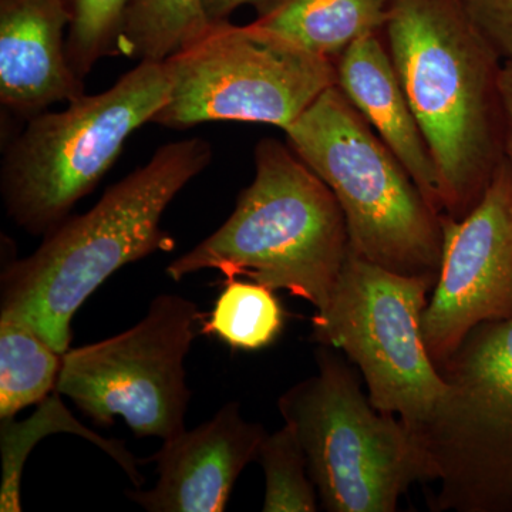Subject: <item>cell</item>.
I'll return each instance as SVG.
<instances>
[{"label":"cell","instance_id":"cell-8","mask_svg":"<svg viewBox=\"0 0 512 512\" xmlns=\"http://www.w3.org/2000/svg\"><path fill=\"white\" fill-rule=\"evenodd\" d=\"M170 97L151 123L185 130L208 121L291 126L338 84L335 62L249 23H212L164 60Z\"/></svg>","mask_w":512,"mask_h":512},{"label":"cell","instance_id":"cell-19","mask_svg":"<svg viewBox=\"0 0 512 512\" xmlns=\"http://www.w3.org/2000/svg\"><path fill=\"white\" fill-rule=\"evenodd\" d=\"M256 461L265 474V512L318 511V491L308 460L291 424L264 437Z\"/></svg>","mask_w":512,"mask_h":512},{"label":"cell","instance_id":"cell-15","mask_svg":"<svg viewBox=\"0 0 512 512\" xmlns=\"http://www.w3.org/2000/svg\"><path fill=\"white\" fill-rule=\"evenodd\" d=\"M392 0H269L258 8L259 28L313 55L336 59L357 39L386 28ZM335 62V60H333Z\"/></svg>","mask_w":512,"mask_h":512},{"label":"cell","instance_id":"cell-2","mask_svg":"<svg viewBox=\"0 0 512 512\" xmlns=\"http://www.w3.org/2000/svg\"><path fill=\"white\" fill-rule=\"evenodd\" d=\"M212 156L211 144L200 137L158 148L144 167L104 192L92 210L67 218L32 255L3 268L2 313L25 322L64 355L74 315L106 279L124 265L174 249L161 218Z\"/></svg>","mask_w":512,"mask_h":512},{"label":"cell","instance_id":"cell-4","mask_svg":"<svg viewBox=\"0 0 512 512\" xmlns=\"http://www.w3.org/2000/svg\"><path fill=\"white\" fill-rule=\"evenodd\" d=\"M284 131L338 200L350 251L399 274L439 278L441 215L338 84Z\"/></svg>","mask_w":512,"mask_h":512},{"label":"cell","instance_id":"cell-10","mask_svg":"<svg viewBox=\"0 0 512 512\" xmlns=\"http://www.w3.org/2000/svg\"><path fill=\"white\" fill-rule=\"evenodd\" d=\"M202 319L194 302L157 296L133 328L67 350L56 393L101 426L120 416L137 437L167 440L183 433L191 396L184 359Z\"/></svg>","mask_w":512,"mask_h":512},{"label":"cell","instance_id":"cell-13","mask_svg":"<svg viewBox=\"0 0 512 512\" xmlns=\"http://www.w3.org/2000/svg\"><path fill=\"white\" fill-rule=\"evenodd\" d=\"M67 0H0V103L33 119L60 101L84 94V80L70 67Z\"/></svg>","mask_w":512,"mask_h":512},{"label":"cell","instance_id":"cell-5","mask_svg":"<svg viewBox=\"0 0 512 512\" xmlns=\"http://www.w3.org/2000/svg\"><path fill=\"white\" fill-rule=\"evenodd\" d=\"M318 375L279 397L298 434L320 504L330 512H394L416 483L437 481L419 434L379 412L342 356L316 350Z\"/></svg>","mask_w":512,"mask_h":512},{"label":"cell","instance_id":"cell-21","mask_svg":"<svg viewBox=\"0 0 512 512\" xmlns=\"http://www.w3.org/2000/svg\"><path fill=\"white\" fill-rule=\"evenodd\" d=\"M464 16L503 62L512 60V0H456Z\"/></svg>","mask_w":512,"mask_h":512},{"label":"cell","instance_id":"cell-18","mask_svg":"<svg viewBox=\"0 0 512 512\" xmlns=\"http://www.w3.org/2000/svg\"><path fill=\"white\" fill-rule=\"evenodd\" d=\"M285 311L274 289L258 282H225L202 335H214L232 349L261 350L281 336Z\"/></svg>","mask_w":512,"mask_h":512},{"label":"cell","instance_id":"cell-12","mask_svg":"<svg viewBox=\"0 0 512 512\" xmlns=\"http://www.w3.org/2000/svg\"><path fill=\"white\" fill-rule=\"evenodd\" d=\"M265 436L261 424L242 419L238 403L225 404L201 426L164 440L150 458L157 466L156 487L128 491V498L151 512L224 511Z\"/></svg>","mask_w":512,"mask_h":512},{"label":"cell","instance_id":"cell-22","mask_svg":"<svg viewBox=\"0 0 512 512\" xmlns=\"http://www.w3.org/2000/svg\"><path fill=\"white\" fill-rule=\"evenodd\" d=\"M498 90L504 121V157L512 167V60L501 66Z\"/></svg>","mask_w":512,"mask_h":512},{"label":"cell","instance_id":"cell-6","mask_svg":"<svg viewBox=\"0 0 512 512\" xmlns=\"http://www.w3.org/2000/svg\"><path fill=\"white\" fill-rule=\"evenodd\" d=\"M170 90L164 62L141 60L106 92L30 119L0 170L9 217L32 235L59 227L103 180L131 134L163 109Z\"/></svg>","mask_w":512,"mask_h":512},{"label":"cell","instance_id":"cell-11","mask_svg":"<svg viewBox=\"0 0 512 512\" xmlns=\"http://www.w3.org/2000/svg\"><path fill=\"white\" fill-rule=\"evenodd\" d=\"M439 278L423 315L437 367L483 323L512 318V167L503 160L466 217L441 215Z\"/></svg>","mask_w":512,"mask_h":512},{"label":"cell","instance_id":"cell-1","mask_svg":"<svg viewBox=\"0 0 512 512\" xmlns=\"http://www.w3.org/2000/svg\"><path fill=\"white\" fill-rule=\"evenodd\" d=\"M384 29L439 173L443 214L461 220L504 160L503 60L456 0H392Z\"/></svg>","mask_w":512,"mask_h":512},{"label":"cell","instance_id":"cell-7","mask_svg":"<svg viewBox=\"0 0 512 512\" xmlns=\"http://www.w3.org/2000/svg\"><path fill=\"white\" fill-rule=\"evenodd\" d=\"M436 282L433 276L390 271L349 249L328 305L312 319V339L359 367L373 406L414 431L447 393L423 338V315Z\"/></svg>","mask_w":512,"mask_h":512},{"label":"cell","instance_id":"cell-23","mask_svg":"<svg viewBox=\"0 0 512 512\" xmlns=\"http://www.w3.org/2000/svg\"><path fill=\"white\" fill-rule=\"evenodd\" d=\"M204 2L205 13L211 23L225 22L235 10L242 6H256L261 8L269 0H202Z\"/></svg>","mask_w":512,"mask_h":512},{"label":"cell","instance_id":"cell-20","mask_svg":"<svg viewBox=\"0 0 512 512\" xmlns=\"http://www.w3.org/2000/svg\"><path fill=\"white\" fill-rule=\"evenodd\" d=\"M133 0H67L72 15L66 55L84 80L103 57L121 55V36Z\"/></svg>","mask_w":512,"mask_h":512},{"label":"cell","instance_id":"cell-3","mask_svg":"<svg viewBox=\"0 0 512 512\" xmlns=\"http://www.w3.org/2000/svg\"><path fill=\"white\" fill-rule=\"evenodd\" d=\"M345 215L328 185L288 144L264 138L255 147V178L231 217L165 272L174 281L215 269L328 305L349 255Z\"/></svg>","mask_w":512,"mask_h":512},{"label":"cell","instance_id":"cell-9","mask_svg":"<svg viewBox=\"0 0 512 512\" xmlns=\"http://www.w3.org/2000/svg\"><path fill=\"white\" fill-rule=\"evenodd\" d=\"M439 370L446 396L416 431L440 481L431 508L512 512V318L471 330Z\"/></svg>","mask_w":512,"mask_h":512},{"label":"cell","instance_id":"cell-14","mask_svg":"<svg viewBox=\"0 0 512 512\" xmlns=\"http://www.w3.org/2000/svg\"><path fill=\"white\" fill-rule=\"evenodd\" d=\"M335 66L339 89L392 150L431 207L443 214L439 173L389 49L372 33L352 43Z\"/></svg>","mask_w":512,"mask_h":512},{"label":"cell","instance_id":"cell-17","mask_svg":"<svg viewBox=\"0 0 512 512\" xmlns=\"http://www.w3.org/2000/svg\"><path fill=\"white\" fill-rule=\"evenodd\" d=\"M211 26L202 0H133L124 22L121 55L164 62Z\"/></svg>","mask_w":512,"mask_h":512},{"label":"cell","instance_id":"cell-16","mask_svg":"<svg viewBox=\"0 0 512 512\" xmlns=\"http://www.w3.org/2000/svg\"><path fill=\"white\" fill-rule=\"evenodd\" d=\"M63 355L22 320L0 315V419L42 403L62 370Z\"/></svg>","mask_w":512,"mask_h":512}]
</instances>
